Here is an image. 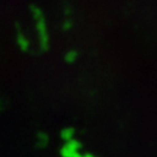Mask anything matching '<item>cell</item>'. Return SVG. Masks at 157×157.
I'll return each mask as SVG.
<instances>
[{"instance_id": "1", "label": "cell", "mask_w": 157, "mask_h": 157, "mask_svg": "<svg viewBox=\"0 0 157 157\" xmlns=\"http://www.w3.org/2000/svg\"><path fill=\"white\" fill-rule=\"evenodd\" d=\"M36 139H37V144H36V147L37 148H45L48 145V135L46 132L40 131V132L37 134Z\"/></svg>"}, {"instance_id": "2", "label": "cell", "mask_w": 157, "mask_h": 157, "mask_svg": "<svg viewBox=\"0 0 157 157\" xmlns=\"http://www.w3.org/2000/svg\"><path fill=\"white\" fill-rule=\"evenodd\" d=\"M59 153H61V156H62V157H83V155H82V153H79V151L71 150V148H68L66 145L61 147Z\"/></svg>"}, {"instance_id": "3", "label": "cell", "mask_w": 157, "mask_h": 157, "mask_svg": "<svg viewBox=\"0 0 157 157\" xmlns=\"http://www.w3.org/2000/svg\"><path fill=\"white\" fill-rule=\"evenodd\" d=\"M74 135H75V129L69 126V128H64L62 131H61V139L63 141H69L72 139H74Z\"/></svg>"}, {"instance_id": "4", "label": "cell", "mask_w": 157, "mask_h": 157, "mask_svg": "<svg viewBox=\"0 0 157 157\" xmlns=\"http://www.w3.org/2000/svg\"><path fill=\"white\" fill-rule=\"evenodd\" d=\"M66 146H67L68 148H71V150H74V151H79V150H82V147H83L82 142L78 141V140H75V139H72V140L67 141V142H66Z\"/></svg>"}, {"instance_id": "5", "label": "cell", "mask_w": 157, "mask_h": 157, "mask_svg": "<svg viewBox=\"0 0 157 157\" xmlns=\"http://www.w3.org/2000/svg\"><path fill=\"white\" fill-rule=\"evenodd\" d=\"M77 57H78L77 51H69L68 53H66V56H64V61H66L67 63L71 64V63H74V62H75Z\"/></svg>"}, {"instance_id": "6", "label": "cell", "mask_w": 157, "mask_h": 157, "mask_svg": "<svg viewBox=\"0 0 157 157\" xmlns=\"http://www.w3.org/2000/svg\"><path fill=\"white\" fill-rule=\"evenodd\" d=\"M83 157H94L92 153H86V155H83Z\"/></svg>"}]
</instances>
